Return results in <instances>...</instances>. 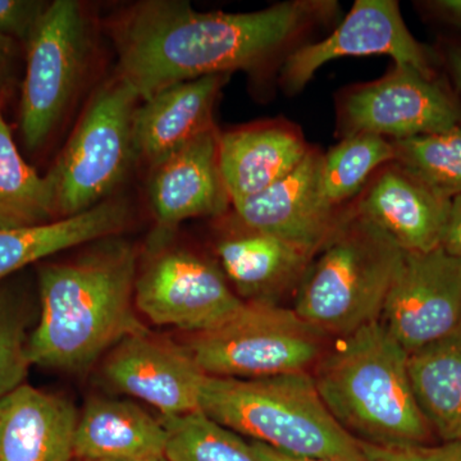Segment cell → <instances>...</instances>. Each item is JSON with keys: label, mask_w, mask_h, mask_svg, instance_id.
Segmentation results:
<instances>
[{"label": "cell", "mask_w": 461, "mask_h": 461, "mask_svg": "<svg viewBox=\"0 0 461 461\" xmlns=\"http://www.w3.org/2000/svg\"><path fill=\"white\" fill-rule=\"evenodd\" d=\"M50 2L0 0V35L27 44Z\"/></svg>", "instance_id": "obj_29"}, {"label": "cell", "mask_w": 461, "mask_h": 461, "mask_svg": "<svg viewBox=\"0 0 461 461\" xmlns=\"http://www.w3.org/2000/svg\"><path fill=\"white\" fill-rule=\"evenodd\" d=\"M160 420L168 461H263L250 442L203 411Z\"/></svg>", "instance_id": "obj_27"}, {"label": "cell", "mask_w": 461, "mask_h": 461, "mask_svg": "<svg viewBox=\"0 0 461 461\" xmlns=\"http://www.w3.org/2000/svg\"><path fill=\"white\" fill-rule=\"evenodd\" d=\"M450 204L391 163L353 206L403 251L427 253L441 248Z\"/></svg>", "instance_id": "obj_17"}, {"label": "cell", "mask_w": 461, "mask_h": 461, "mask_svg": "<svg viewBox=\"0 0 461 461\" xmlns=\"http://www.w3.org/2000/svg\"><path fill=\"white\" fill-rule=\"evenodd\" d=\"M200 411L240 436L293 456L368 461L362 442L324 405L312 372L259 379L208 375Z\"/></svg>", "instance_id": "obj_4"}, {"label": "cell", "mask_w": 461, "mask_h": 461, "mask_svg": "<svg viewBox=\"0 0 461 461\" xmlns=\"http://www.w3.org/2000/svg\"><path fill=\"white\" fill-rule=\"evenodd\" d=\"M230 75L173 84L139 104L133 117L136 159L162 163L203 133L215 129L214 107Z\"/></svg>", "instance_id": "obj_16"}, {"label": "cell", "mask_w": 461, "mask_h": 461, "mask_svg": "<svg viewBox=\"0 0 461 461\" xmlns=\"http://www.w3.org/2000/svg\"><path fill=\"white\" fill-rule=\"evenodd\" d=\"M130 220L121 200H104L83 213L18 229H0V282L60 251L120 236Z\"/></svg>", "instance_id": "obj_22"}, {"label": "cell", "mask_w": 461, "mask_h": 461, "mask_svg": "<svg viewBox=\"0 0 461 461\" xmlns=\"http://www.w3.org/2000/svg\"><path fill=\"white\" fill-rule=\"evenodd\" d=\"M393 165L438 195H461V124L448 131L393 141Z\"/></svg>", "instance_id": "obj_26"}, {"label": "cell", "mask_w": 461, "mask_h": 461, "mask_svg": "<svg viewBox=\"0 0 461 461\" xmlns=\"http://www.w3.org/2000/svg\"><path fill=\"white\" fill-rule=\"evenodd\" d=\"M78 411L65 397L21 384L0 399V461H69Z\"/></svg>", "instance_id": "obj_18"}, {"label": "cell", "mask_w": 461, "mask_h": 461, "mask_svg": "<svg viewBox=\"0 0 461 461\" xmlns=\"http://www.w3.org/2000/svg\"><path fill=\"white\" fill-rule=\"evenodd\" d=\"M244 303L220 266L186 249H158L136 278L139 313L195 335L217 329Z\"/></svg>", "instance_id": "obj_9"}, {"label": "cell", "mask_w": 461, "mask_h": 461, "mask_svg": "<svg viewBox=\"0 0 461 461\" xmlns=\"http://www.w3.org/2000/svg\"><path fill=\"white\" fill-rule=\"evenodd\" d=\"M362 442V441H360ZM368 461H461V441L438 446H375L362 442Z\"/></svg>", "instance_id": "obj_30"}, {"label": "cell", "mask_w": 461, "mask_h": 461, "mask_svg": "<svg viewBox=\"0 0 461 461\" xmlns=\"http://www.w3.org/2000/svg\"><path fill=\"white\" fill-rule=\"evenodd\" d=\"M256 453L259 455L260 459L263 461H335L324 459H309V457L293 456V455L284 454L281 451L275 450L269 446L260 444V442L251 441Z\"/></svg>", "instance_id": "obj_34"}, {"label": "cell", "mask_w": 461, "mask_h": 461, "mask_svg": "<svg viewBox=\"0 0 461 461\" xmlns=\"http://www.w3.org/2000/svg\"><path fill=\"white\" fill-rule=\"evenodd\" d=\"M408 357L375 321L336 339L312 377L332 417L364 444L426 445L432 429L412 393Z\"/></svg>", "instance_id": "obj_3"}, {"label": "cell", "mask_w": 461, "mask_h": 461, "mask_svg": "<svg viewBox=\"0 0 461 461\" xmlns=\"http://www.w3.org/2000/svg\"><path fill=\"white\" fill-rule=\"evenodd\" d=\"M395 159L393 141L375 133L346 136L323 154L321 185L324 195L336 208L355 198L381 167Z\"/></svg>", "instance_id": "obj_25"}, {"label": "cell", "mask_w": 461, "mask_h": 461, "mask_svg": "<svg viewBox=\"0 0 461 461\" xmlns=\"http://www.w3.org/2000/svg\"><path fill=\"white\" fill-rule=\"evenodd\" d=\"M240 226L215 245L221 269L236 295L245 303L278 304L286 294H295L313 257L284 240Z\"/></svg>", "instance_id": "obj_20"}, {"label": "cell", "mask_w": 461, "mask_h": 461, "mask_svg": "<svg viewBox=\"0 0 461 461\" xmlns=\"http://www.w3.org/2000/svg\"><path fill=\"white\" fill-rule=\"evenodd\" d=\"M140 96L115 74L94 94L50 169L60 218L104 202L136 159L133 117Z\"/></svg>", "instance_id": "obj_6"}, {"label": "cell", "mask_w": 461, "mask_h": 461, "mask_svg": "<svg viewBox=\"0 0 461 461\" xmlns=\"http://www.w3.org/2000/svg\"><path fill=\"white\" fill-rule=\"evenodd\" d=\"M412 393L432 432L461 441V324L409 355Z\"/></svg>", "instance_id": "obj_23"}, {"label": "cell", "mask_w": 461, "mask_h": 461, "mask_svg": "<svg viewBox=\"0 0 461 461\" xmlns=\"http://www.w3.org/2000/svg\"><path fill=\"white\" fill-rule=\"evenodd\" d=\"M333 2L293 0L248 14L198 12L181 0H144L115 18L117 75L140 100L173 84L233 71H259L286 58Z\"/></svg>", "instance_id": "obj_1"}, {"label": "cell", "mask_w": 461, "mask_h": 461, "mask_svg": "<svg viewBox=\"0 0 461 461\" xmlns=\"http://www.w3.org/2000/svg\"><path fill=\"white\" fill-rule=\"evenodd\" d=\"M99 461H168L166 456L147 457V459H131V460H99Z\"/></svg>", "instance_id": "obj_36"}, {"label": "cell", "mask_w": 461, "mask_h": 461, "mask_svg": "<svg viewBox=\"0 0 461 461\" xmlns=\"http://www.w3.org/2000/svg\"><path fill=\"white\" fill-rule=\"evenodd\" d=\"M441 247L450 256L461 260V195L451 200L450 213Z\"/></svg>", "instance_id": "obj_31"}, {"label": "cell", "mask_w": 461, "mask_h": 461, "mask_svg": "<svg viewBox=\"0 0 461 461\" xmlns=\"http://www.w3.org/2000/svg\"><path fill=\"white\" fill-rule=\"evenodd\" d=\"M57 215L53 178L39 175L21 156L0 102V229L48 223Z\"/></svg>", "instance_id": "obj_24"}, {"label": "cell", "mask_w": 461, "mask_h": 461, "mask_svg": "<svg viewBox=\"0 0 461 461\" xmlns=\"http://www.w3.org/2000/svg\"><path fill=\"white\" fill-rule=\"evenodd\" d=\"M327 338L293 308L244 303L229 321L194 336L187 346L206 375L259 379L311 372L327 350Z\"/></svg>", "instance_id": "obj_7"}, {"label": "cell", "mask_w": 461, "mask_h": 461, "mask_svg": "<svg viewBox=\"0 0 461 461\" xmlns=\"http://www.w3.org/2000/svg\"><path fill=\"white\" fill-rule=\"evenodd\" d=\"M136 278L138 251L120 236L42 266L41 318L29 339L32 366L84 372L122 339L148 330L136 309Z\"/></svg>", "instance_id": "obj_2"}, {"label": "cell", "mask_w": 461, "mask_h": 461, "mask_svg": "<svg viewBox=\"0 0 461 461\" xmlns=\"http://www.w3.org/2000/svg\"><path fill=\"white\" fill-rule=\"evenodd\" d=\"M167 438L162 420L135 402L91 397L78 412L74 457L99 461L166 456Z\"/></svg>", "instance_id": "obj_21"}, {"label": "cell", "mask_w": 461, "mask_h": 461, "mask_svg": "<svg viewBox=\"0 0 461 461\" xmlns=\"http://www.w3.org/2000/svg\"><path fill=\"white\" fill-rule=\"evenodd\" d=\"M342 135L375 133L391 141L448 131L461 124L457 100L436 78L396 66L339 102Z\"/></svg>", "instance_id": "obj_10"}, {"label": "cell", "mask_w": 461, "mask_h": 461, "mask_svg": "<svg viewBox=\"0 0 461 461\" xmlns=\"http://www.w3.org/2000/svg\"><path fill=\"white\" fill-rule=\"evenodd\" d=\"M321 165L323 154L311 148L294 171L258 195L232 205L239 222L313 257L344 213L324 195Z\"/></svg>", "instance_id": "obj_14"}, {"label": "cell", "mask_w": 461, "mask_h": 461, "mask_svg": "<svg viewBox=\"0 0 461 461\" xmlns=\"http://www.w3.org/2000/svg\"><path fill=\"white\" fill-rule=\"evenodd\" d=\"M27 314L20 296L0 282V399L23 384L30 366Z\"/></svg>", "instance_id": "obj_28"}, {"label": "cell", "mask_w": 461, "mask_h": 461, "mask_svg": "<svg viewBox=\"0 0 461 461\" xmlns=\"http://www.w3.org/2000/svg\"><path fill=\"white\" fill-rule=\"evenodd\" d=\"M379 321L408 355L453 332L461 324V260L442 247L405 251Z\"/></svg>", "instance_id": "obj_12"}, {"label": "cell", "mask_w": 461, "mask_h": 461, "mask_svg": "<svg viewBox=\"0 0 461 461\" xmlns=\"http://www.w3.org/2000/svg\"><path fill=\"white\" fill-rule=\"evenodd\" d=\"M102 372L109 386L149 403L162 418L199 411L200 393L208 377L189 346L149 330L115 345L105 357Z\"/></svg>", "instance_id": "obj_13"}, {"label": "cell", "mask_w": 461, "mask_h": 461, "mask_svg": "<svg viewBox=\"0 0 461 461\" xmlns=\"http://www.w3.org/2000/svg\"><path fill=\"white\" fill-rule=\"evenodd\" d=\"M217 129L203 133L151 168L149 198L163 232L184 221L221 217L230 198L218 154Z\"/></svg>", "instance_id": "obj_15"}, {"label": "cell", "mask_w": 461, "mask_h": 461, "mask_svg": "<svg viewBox=\"0 0 461 461\" xmlns=\"http://www.w3.org/2000/svg\"><path fill=\"white\" fill-rule=\"evenodd\" d=\"M26 48L20 127L23 144L35 151L62 122L86 77L93 35L84 5L50 2Z\"/></svg>", "instance_id": "obj_8"}, {"label": "cell", "mask_w": 461, "mask_h": 461, "mask_svg": "<svg viewBox=\"0 0 461 461\" xmlns=\"http://www.w3.org/2000/svg\"><path fill=\"white\" fill-rule=\"evenodd\" d=\"M405 251L384 230L344 209L306 267L293 309L329 338H344L379 321Z\"/></svg>", "instance_id": "obj_5"}, {"label": "cell", "mask_w": 461, "mask_h": 461, "mask_svg": "<svg viewBox=\"0 0 461 461\" xmlns=\"http://www.w3.org/2000/svg\"><path fill=\"white\" fill-rule=\"evenodd\" d=\"M429 7L448 23L461 27V0H437Z\"/></svg>", "instance_id": "obj_33"}, {"label": "cell", "mask_w": 461, "mask_h": 461, "mask_svg": "<svg viewBox=\"0 0 461 461\" xmlns=\"http://www.w3.org/2000/svg\"><path fill=\"white\" fill-rule=\"evenodd\" d=\"M309 150L302 132L287 122L275 121L220 133L221 173L232 205L280 181Z\"/></svg>", "instance_id": "obj_19"}, {"label": "cell", "mask_w": 461, "mask_h": 461, "mask_svg": "<svg viewBox=\"0 0 461 461\" xmlns=\"http://www.w3.org/2000/svg\"><path fill=\"white\" fill-rule=\"evenodd\" d=\"M447 63L455 84L461 93V45H453L448 48Z\"/></svg>", "instance_id": "obj_35"}, {"label": "cell", "mask_w": 461, "mask_h": 461, "mask_svg": "<svg viewBox=\"0 0 461 461\" xmlns=\"http://www.w3.org/2000/svg\"><path fill=\"white\" fill-rule=\"evenodd\" d=\"M14 62H16V41L0 35V102L14 80Z\"/></svg>", "instance_id": "obj_32"}, {"label": "cell", "mask_w": 461, "mask_h": 461, "mask_svg": "<svg viewBox=\"0 0 461 461\" xmlns=\"http://www.w3.org/2000/svg\"><path fill=\"white\" fill-rule=\"evenodd\" d=\"M371 56L391 57L396 66L436 78L429 53L409 32L399 3L357 0L326 39L300 45L285 58L281 65L282 85L290 93H297L330 60Z\"/></svg>", "instance_id": "obj_11"}]
</instances>
